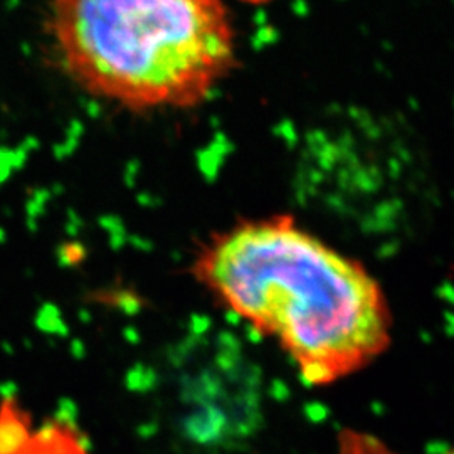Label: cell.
I'll return each instance as SVG.
<instances>
[{
  "instance_id": "obj_1",
  "label": "cell",
  "mask_w": 454,
  "mask_h": 454,
  "mask_svg": "<svg viewBox=\"0 0 454 454\" xmlns=\"http://www.w3.org/2000/svg\"><path fill=\"white\" fill-rule=\"evenodd\" d=\"M192 270L227 312L276 342L309 387L360 372L390 345L392 313L381 283L290 216L251 219L214 234Z\"/></svg>"
},
{
  "instance_id": "obj_2",
  "label": "cell",
  "mask_w": 454,
  "mask_h": 454,
  "mask_svg": "<svg viewBox=\"0 0 454 454\" xmlns=\"http://www.w3.org/2000/svg\"><path fill=\"white\" fill-rule=\"evenodd\" d=\"M45 27L78 88L136 113L196 108L236 64L222 0H49Z\"/></svg>"
},
{
  "instance_id": "obj_3",
  "label": "cell",
  "mask_w": 454,
  "mask_h": 454,
  "mask_svg": "<svg viewBox=\"0 0 454 454\" xmlns=\"http://www.w3.org/2000/svg\"><path fill=\"white\" fill-rule=\"evenodd\" d=\"M14 454H89L88 446L73 424L64 419L34 432L29 443Z\"/></svg>"
},
{
  "instance_id": "obj_4",
  "label": "cell",
  "mask_w": 454,
  "mask_h": 454,
  "mask_svg": "<svg viewBox=\"0 0 454 454\" xmlns=\"http://www.w3.org/2000/svg\"><path fill=\"white\" fill-rule=\"evenodd\" d=\"M34 432L31 420L12 399L0 407V454H14L29 443Z\"/></svg>"
},
{
  "instance_id": "obj_5",
  "label": "cell",
  "mask_w": 454,
  "mask_h": 454,
  "mask_svg": "<svg viewBox=\"0 0 454 454\" xmlns=\"http://www.w3.org/2000/svg\"><path fill=\"white\" fill-rule=\"evenodd\" d=\"M338 454H397L387 448L382 441L363 434V432L345 431L338 441Z\"/></svg>"
},
{
  "instance_id": "obj_6",
  "label": "cell",
  "mask_w": 454,
  "mask_h": 454,
  "mask_svg": "<svg viewBox=\"0 0 454 454\" xmlns=\"http://www.w3.org/2000/svg\"><path fill=\"white\" fill-rule=\"evenodd\" d=\"M241 2H246V3H266V2H270V0H241Z\"/></svg>"
},
{
  "instance_id": "obj_7",
  "label": "cell",
  "mask_w": 454,
  "mask_h": 454,
  "mask_svg": "<svg viewBox=\"0 0 454 454\" xmlns=\"http://www.w3.org/2000/svg\"><path fill=\"white\" fill-rule=\"evenodd\" d=\"M446 454H454V446H453V448H451V449H449V451H448V453H446Z\"/></svg>"
}]
</instances>
